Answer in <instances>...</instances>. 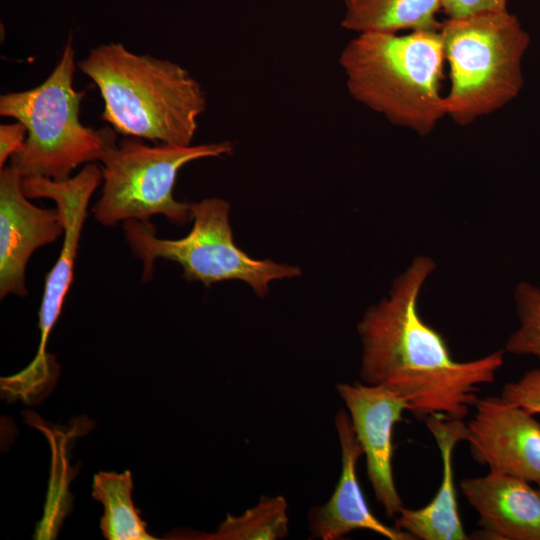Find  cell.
<instances>
[{"mask_svg": "<svg viewBox=\"0 0 540 540\" xmlns=\"http://www.w3.org/2000/svg\"><path fill=\"white\" fill-rule=\"evenodd\" d=\"M336 390L365 455L367 477L375 498L386 516L395 517L403 502L393 477V428L409 406L403 398L378 385L338 383Z\"/></svg>", "mask_w": 540, "mask_h": 540, "instance_id": "cell-10", "label": "cell"}, {"mask_svg": "<svg viewBox=\"0 0 540 540\" xmlns=\"http://www.w3.org/2000/svg\"><path fill=\"white\" fill-rule=\"evenodd\" d=\"M460 489L479 516L483 538L540 540V491L528 481L490 470L462 479Z\"/></svg>", "mask_w": 540, "mask_h": 540, "instance_id": "cell-13", "label": "cell"}, {"mask_svg": "<svg viewBox=\"0 0 540 540\" xmlns=\"http://www.w3.org/2000/svg\"><path fill=\"white\" fill-rule=\"evenodd\" d=\"M232 152L230 141L149 146L130 137L118 145L113 142L99 160L103 186L93 207L95 218L102 225L113 226L121 221H149L154 215H162L170 223L184 225L192 215L190 203L178 201L173 195L179 170L191 161Z\"/></svg>", "mask_w": 540, "mask_h": 540, "instance_id": "cell-7", "label": "cell"}, {"mask_svg": "<svg viewBox=\"0 0 540 540\" xmlns=\"http://www.w3.org/2000/svg\"><path fill=\"white\" fill-rule=\"evenodd\" d=\"M509 0H441V9L449 19L477 13L506 10Z\"/></svg>", "mask_w": 540, "mask_h": 540, "instance_id": "cell-20", "label": "cell"}, {"mask_svg": "<svg viewBox=\"0 0 540 540\" xmlns=\"http://www.w3.org/2000/svg\"><path fill=\"white\" fill-rule=\"evenodd\" d=\"M191 231L180 239H162L149 221L128 220L123 224L125 240L143 262V280L151 279L154 262L163 258L178 263L187 281L206 287L226 280L248 283L263 297L273 280L299 276V267L257 260L242 251L233 240L229 223L230 205L219 198L190 203Z\"/></svg>", "mask_w": 540, "mask_h": 540, "instance_id": "cell-6", "label": "cell"}, {"mask_svg": "<svg viewBox=\"0 0 540 540\" xmlns=\"http://www.w3.org/2000/svg\"><path fill=\"white\" fill-rule=\"evenodd\" d=\"M288 504L283 496L262 495L239 516L227 514L214 533L175 530L173 539L280 540L288 535Z\"/></svg>", "mask_w": 540, "mask_h": 540, "instance_id": "cell-17", "label": "cell"}, {"mask_svg": "<svg viewBox=\"0 0 540 540\" xmlns=\"http://www.w3.org/2000/svg\"><path fill=\"white\" fill-rule=\"evenodd\" d=\"M500 396L533 415L540 414V367L529 370L515 382L505 384Z\"/></svg>", "mask_w": 540, "mask_h": 540, "instance_id": "cell-19", "label": "cell"}, {"mask_svg": "<svg viewBox=\"0 0 540 540\" xmlns=\"http://www.w3.org/2000/svg\"><path fill=\"white\" fill-rule=\"evenodd\" d=\"M104 101L101 118L129 137L189 146L206 109L199 82L177 63L101 44L78 63Z\"/></svg>", "mask_w": 540, "mask_h": 540, "instance_id": "cell-2", "label": "cell"}, {"mask_svg": "<svg viewBox=\"0 0 540 540\" xmlns=\"http://www.w3.org/2000/svg\"><path fill=\"white\" fill-rule=\"evenodd\" d=\"M425 423L433 435L442 459V480L430 503L421 509L402 508L395 527L421 540L468 539L458 511L452 455L458 442L466 438L463 420L429 416Z\"/></svg>", "mask_w": 540, "mask_h": 540, "instance_id": "cell-14", "label": "cell"}, {"mask_svg": "<svg viewBox=\"0 0 540 540\" xmlns=\"http://www.w3.org/2000/svg\"><path fill=\"white\" fill-rule=\"evenodd\" d=\"M130 471H100L94 475L92 497L103 504L100 519L103 536L108 540H153L132 499Z\"/></svg>", "mask_w": 540, "mask_h": 540, "instance_id": "cell-16", "label": "cell"}, {"mask_svg": "<svg viewBox=\"0 0 540 540\" xmlns=\"http://www.w3.org/2000/svg\"><path fill=\"white\" fill-rule=\"evenodd\" d=\"M26 134V127L19 121L0 125V169L5 167L9 157L22 148Z\"/></svg>", "mask_w": 540, "mask_h": 540, "instance_id": "cell-21", "label": "cell"}, {"mask_svg": "<svg viewBox=\"0 0 540 540\" xmlns=\"http://www.w3.org/2000/svg\"><path fill=\"white\" fill-rule=\"evenodd\" d=\"M334 424L341 449V473L329 500L308 511L311 535L321 540H339L353 531L369 530L389 540H414L409 533L384 524L370 511L356 472L363 450L344 409L337 412Z\"/></svg>", "mask_w": 540, "mask_h": 540, "instance_id": "cell-12", "label": "cell"}, {"mask_svg": "<svg viewBox=\"0 0 540 540\" xmlns=\"http://www.w3.org/2000/svg\"><path fill=\"white\" fill-rule=\"evenodd\" d=\"M434 269L431 258L416 257L390 295L364 313L357 325L360 377L403 398L418 418L463 420L479 400L480 386L495 381L504 351L464 362L453 358L442 334L418 310L420 291Z\"/></svg>", "mask_w": 540, "mask_h": 540, "instance_id": "cell-1", "label": "cell"}, {"mask_svg": "<svg viewBox=\"0 0 540 540\" xmlns=\"http://www.w3.org/2000/svg\"><path fill=\"white\" fill-rule=\"evenodd\" d=\"M75 50L69 37L50 75L40 85L0 96V115L21 122L27 129L22 148L11 157L22 178L66 180L81 164L100 160L115 142L110 128L94 130L80 119L84 91L73 87Z\"/></svg>", "mask_w": 540, "mask_h": 540, "instance_id": "cell-4", "label": "cell"}, {"mask_svg": "<svg viewBox=\"0 0 540 540\" xmlns=\"http://www.w3.org/2000/svg\"><path fill=\"white\" fill-rule=\"evenodd\" d=\"M444 58L439 30H415L359 33L339 62L356 101L424 136L447 114L440 92Z\"/></svg>", "mask_w": 540, "mask_h": 540, "instance_id": "cell-3", "label": "cell"}, {"mask_svg": "<svg viewBox=\"0 0 540 540\" xmlns=\"http://www.w3.org/2000/svg\"><path fill=\"white\" fill-rule=\"evenodd\" d=\"M102 181V169L93 162L86 164L75 176L62 181L44 177L22 178V189L28 198L55 201L64 231L58 259L45 279L38 313L40 343L37 354L26 368L12 377L17 390L27 397L45 398L56 384L59 366L54 356L46 351L47 340L73 281L89 201Z\"/></svg>", "mask_w": 540, "mask_h": 540, "instance_id": "cell-8", "label": "cell"}, {"mask_svg": "<svg viewBox=\"0 0 540 540\" xmlns=\"http://www.w3.org/2000/svg\"><path fill=\"white\" fill-rule=\"evenodd\" d=\"M342 26L350 31L390 32L439 30L441 0H343Z\"/></svg>", "mask_w": 540, "mask_h": 540, "instance_id": "cell-15", "label": "cell"}, {"mask_svg": "<svg viewBox=\"0 0 540 540\" xmlns=\"http://www.w3.org/2000/svg\"><path fill=\"white\" fill-rule=\"evenodd\" d=\"M520 326L509 337L505 351L540 358V288L521 283L515 290Z\"/></svg>", "mask_w": 540, "mask_h": 540, "instance_id": "cell-18", "label": "cell"}, {"mask_svg": "<svg viewBox=\"0 0 540 540\" xmlns=\"http://www.w3.org/2000/svg\"><path fill=\"white\" fill-rule=\"evenodd\" d=\"M536 484L538 486V490L540 491V481H538Z\"/></svg>", "mask_w": 540, "mask_h": 540, "instance_id": "cell-22", "label": "cell"}, {"mask_svg": "<svg viewBox=\"0 0 540 540\" xmlns=\"http://www.w3.org/2000/svg\"><path fill=\"white\" fill-rule=\"evenodd\" d=\"M57 209L32 204L12 165L0 169V297L26 296L25 270L38 248L63 236Z\"/></svg>", "mask_w": 540, "mask_h": 540, "instance_id": "cell-11", "label": "cell"}, {"mask_svg": "<svg viewBox=\"0 0 540 540\" xmlns=\"http://www.w3.org/2000/svg\"><path fill=\"white\" fill-rule=\"evenodd\" d=\"M466 424L473 459L490 470L528 482L540 481V423L501 396L481 398Z\"/></svg>", "mask_w": 540, "mask_h": 540, "instance_id": "cell-9", "label": "cell"}, {"mask_svg": "<svg viewBox=\"0 0 540 540\" xmlns=\"http://www.w3.org/2000/svg\"><path fill=\"white\" fill-rule=\"evenodd\" d=\"M450 67L447 115L467 125L513 100L523 86L530 37L506 10L452 18L439 29Z\"/></svg>", "mask_w": 540, "mask_h": 540, "instance_id": "cell-5", "label": "cell"}]
</instances>
